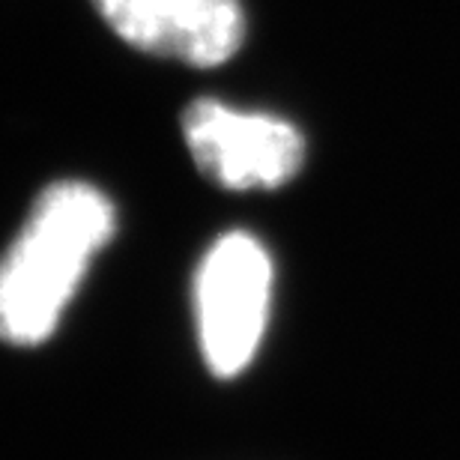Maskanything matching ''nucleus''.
<instances>
[{
    "label": "nucleus",
    "mask_w": 460,
    "mask_h": 460,
    "mask_svg": "<svg viewBox=\"0 0 460 460\" xmlns=\"http://www.w3.org/2000/svg\"><path fill=\"white\" fill-rule=\"evenodd\" d=\"M272 296L270 252L245 230H230L204 254L195 279L200 353L222 380L243 374L261 347Z\"/></svg>",
    "instance_id": "2"
},
{
    "label": "nucleus",
    "mask_w": 460,
    "mask_h": 460,
    "mask_svg": "<svg viewBox=\"0 0 460 460\" xmlns=\"http://www.w3.org/2000/svg\"><path fill=\"white\" fill-rule=\"evenodd\" d=\"M191 162L230 191L281 189L305 164V137L270 114H239L216 99H198L182 114Z\"/></svg>",
    "instance_id": "3"
},
{
    "label": "nucleus",
    "mask_w": 460,
    "mask_h": 460,
    "mask_svg": "<svg viewBox=\"0 0 460 460\" xmlns=\"http://www.w3.org/2000/svg\"><path fill=\"white\" fill-rule=\"evenodd\" d=\"M114 230V204L96 186L60 180L42 189L22 234L0 257V341L42 344Z\"/></svg>",
    "instance_id": "1"
},
{
    "label": "nucleus",
    "mask_w": 460,
    "mask_h": 460,
    "mask_svg": "<svg viewBox=\"0 0 460 460\" xmlns=\"http://www.w3.org/2000/svg\"><path fill=\"white\" fill-rule=\"evenodd\" d=\"M105 24L137 51L209 69L245 40L239 0H93Z\"/></svg>",
    "instance_id": "4"
}]
</instances>
